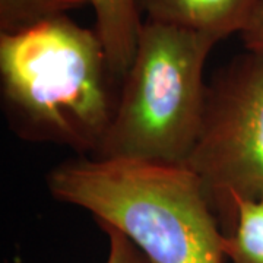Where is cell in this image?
<instances>
[{
  "label": "cell",
  "instance_id": "6da1fadb",
  "mask_svg": "<svg viewBox=\"0 0 263 263\" xmlns=\"http://www.w3.org/2000/svg\"><path fill=\"white\" fill-rule=\"evenodd\" d=\"M103 43L67 15L0 34L3 107L22 139L94 157L119 95Z\"/></svg>",
  "mask_w": 263,
  "mask_h": 263
},
{
  "label": "cell",
  "instance_id": "9c48e42d",
  "mask_svg": "<svg viewBox=\"0 0 263 263\" xmlns=\"http://www.w3.org/2000/svg\"><path fill=\"white\" fill-rule=\"evenodd\" d=\"M108 238V256L105 263H149L141 250L116 228L98 226Z\"/></svg>",
  "mask_w": 263,
  "mask_h": 263
},
{
  "label": "cell",
  "instance_id": "30bf717a",
  "mask_svg": "<svg viewBox=\"0 0 263 263\" xmlns=\"http://www.w3.org/2000/svg\"><path fill=\"white\" fill-rule=\"evenodd\" d=\"M249 51L263 53V0H259L245 31L240 34Z\"/></svg>",
  "mask_w": 263,
  "mask_h": 263
},
{
  "label": "cell",
  "instance_id": "5b68a950",
  "mask_svg": "<svg viewBox=\"0 0 263 263\" xmlns=\"http://www.w3.org/2000/svg\"><path fill=\"white\" fill-rule=\"evenodd\" d=\"M259 0H138L146 21L218 38L241 34Z\"/></svg>",
  "mask_w": 263,
  "mask_h": 263
},
{
  "label": "cell",
  "instance_id": "3957f363",
  "mask_svg": "<svg viewBox=\"0 0 263 263\" xmlns=\"http://www.w3.org/2000/svg\"><path fill=\"white\" fill-rule=\"evenodd\" d=\"M219 40L143 21L113 119L92 158L186 164L206 101V59Z\"/></svg>",
  "mask_w": 263,
  "mask_h": 263
},
{
  "label": "cell",
  "instance_id": "ba28073f",
  "mask_svg": "<svg viewBox=\"0 0 263 263\" xmlns=\"http://www.w3.org/2000/svg\"><path fill=\"white\" fill-rule=\"evenodd\" d=\"M85 5L88 0H0V34L18 32Z\"/></svg>",
  "mask_w": 263,
  "mask_h": 263
},
{
  "label": "cell",
  "instance_id": "52a82bcc",
  "mask_svg": "<svg viewBox=\"0 0 263 263\" xmlns=\"http://www.w3.org/2000/svg\"><path fill=\"white\" fill-rule=\"evenodd\" d=\"M234 226L224 253L231 263H263V197L234 202Z\"/></svg>",
  "mask_w": 263,
  "mask_h": 263
},
{
  "label": "cell",
  "instance_id": "7a4b0ae2",
  "mask_svg": "<svg viewBox=\"0 0 263 263\" xmlns=\"http://www.w3.org/2000/svg\"><path fill=\"white\" fill-rule=\"evenodd\" d=\"M51 196L124 234L149 263H224L226 234L186 164L81 157L47 176Z\"/></svg>",
  "mask_w": 263,
  "mask_h": 263
},
{
  "label": "cell",
  "instance_id": "277c9868",
  "mask_svg": "<svg viewBox=\"0 0 263 263\" xmlns=\"http://www.w3.org/2000/svg\"><path fill=\"white\" fill-rule=\"evenodd\" d=\"M200 179L224 234L234 202L263 197V53L234 59L211 86L186 162Z\"/></svg>",
  "mask_w": 263,
  "mask_h": 263
},
{
  "label": "cell",
  "instance_id": "8992f818",
  "mask_svg": "<svg viewBox=\"0 0 263 263\" xmlns=\"http://www.w3.org/2000/svg\"><path fill=\"white\" fill-rule=\"evenodd\" d=\"M95 15V32L103 43L116 78H124L136 51L143 21L138 0H88Z\"/></svg>",
  "mask_w": 263,
  "mask_h": 263
}]
</instances>
